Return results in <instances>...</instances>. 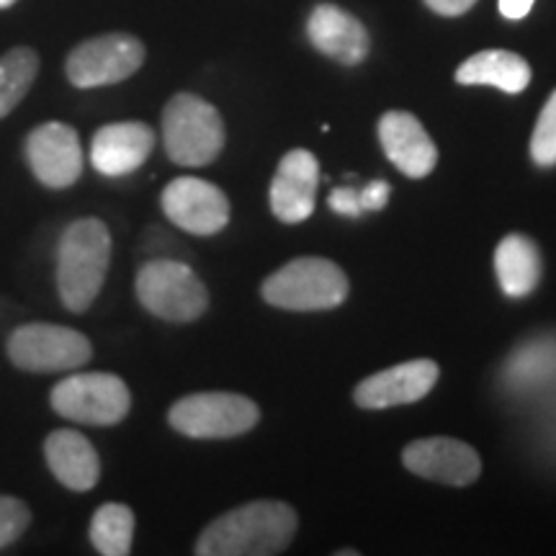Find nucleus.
<instances>
[{
  "label": "nucleus",
  "instance_id": "f257e3e1",
  "mask_svg": "<svg viewBox=\"0 0 556 556\" xmlns=\"http://www.w3.org/2000/svg\"><path fill=\"white\" fill-rule=\"evenodd\" d=\"M294 533V507L278 500H258L212 520L193 552L199 556H274L287 552Z\"/></svg>",
  "mask_w": 556,
  "mask_h": 556
},
{
  "label": "nucleus",
  "instance_id": "f03ea898",
  "mask_svg": "<svg viewBox=\"0 0 556 556\" xmlns=\"http://www.w3.org/2000/svg\"><path fill=\"white\" fill-rule=\"evenodd\" d=\"M111 263V232L101 219L73 222L58 245V291L62 304L83 315L101 294Z\"/></svg>",
  "mask_w": 556,
  "mask_h": 556
},
{
  "label": "nucleus",
  "instance_id": "7ed1b4c3",
  "mask_svg": "<svg viewBox=\"0 0 556 556\" xmlns=\"http://www.w3.org/2000/svg\"><path fill=\"white\" fill-rule=\"evenodd\" d=\"M163 144L176 165L204 168L225 148V122L208 101L178 93L163 111Z\"/></svg>",
  "mask_w": 556,
  "mask_h": 556
},
{
  "label": "nucleus",
  "instance_id": "20e7f679",
  "mask_svg": "<svg viewBox=\"0 0 556 556\" xmlns=\"http://www.w3.org/2000/svg\"><path fill=\"white\" fill-rule=\"evenodd\" d=\"M348 276L328 258H294L263 281V299L289 312L336 309L348 296Z\"/></svg>",
  "mask_w": 556,
  "mask_h": 556
},
{
  "label": "nucleus",
  "instance_id": "39448f33",
  "mask_svg": "<svg viewBox=\"0 0 556 556\" xmlns=\"http://www.w3.org/2000/svg\"><path fill=\"white\" fill-rule=\"evenodd\" d=\"M135 289L139 304L165 323H193L208 307V291L197 270L173 258L144 263Z\"/></svg>",
  "mask_w": 556,
  "mask_h": 556
},
{
  "label": "nucleus",
  "instance_id": "423d86ee",
  "mask_svg": "<svg viewBox=\"0 0 556 556\" xmlns=\"http://www.w3.org/2000/svg\"><path fill=\"white\" fill-rule=\"evenodd\" d=\"M52 409L60 417L83 426H116L131 409L127 381L106 371L70 374L50 394Z\"/></svg>",
  "mask_w": 556,
  "mask_h": 556
},
{
  "label": "nucleus",
  "instance_id": "0eeeda50",
  "mask_svg": "<svg viewBox=\"0 0 556 556\" xmlns=\"http://www.w3.org/2000/svg\"><path fill=\"white\" fill-rule=\"evenodd\" d=\"M258 405L235 392L189 394V397H180L168 413L170 428L197 441L242 435L258 426Z\"/></svg>",
  "mask_w": 556,
  "mask_h": 556
},
{
  "label": "nucleus",
  "instance_id": "6e6552de",
  "mask_svg": "<svg viewBox=\"0 0 556 556\" xmlns=\"http://www.w3.org/2000/svg\"><path fill=\"white\" fill-rule=\"evenodd\" d=\"M11 364L29 374H60L86 366L93 345L83 332L52 323L21 325L5 343Z\"/></svg>",
  "mask_w": 556,
  "mask_h": 556
},
{
  "label": "nucleus",
  "instance_id": "1a4fd4ad",
  "mask_svg": "<svg viewBox=\"0 0 556 556\" xmlns=\"http://www.w3.org/2000/svg\"><path fill=\"white\" fill-rule=\"evenodd\" d=\"M144 62V45L124 31L88 39L67 54L65 73L75 88L114 86L131 78Z\"/></svg>",
  "mask_w": 556,
  "mask_h": 556
},
{
  "label": "nucleus",
  "instance_id": "9d476101",
  "mask_svg": "<svg viewBox=\"0 0 556 556\" xmlns=\"http://www.w3.org/2000/svg\"><path fill=\"white\" fill-rule=\"evenodd\" d=\"M24 155L34 178L47 189H70L83 176L80 137L65 122H47L34 127L26 137Z\"/></svg>",
  "mask_w": 556,
  "mask_h": 556
},
{
  "label": "nucleus",
  "instance_id": "9b49d317",
  "mask_svg": "<svg viewBox=\"0 0 556 556\" xmlns=\"http://www.w3.org/2000/svg\"><path fill=\"white\" fill-rule=\"evenodd\" d=\"M160 204L173 225L199 238L222 232L229 222V199L225 191L193 176L170 180L160 197Z\"/></svg>",
  "mask_w": 556,
  "mask_h": 556
},
{
  "label": "nucleus",
  "instance_id": "f8f14e48",
  "mask_svg": "<svg viewBox=\"0 0 556 556\" xmlns=\"http://www.w3.org/2000/svg\"><path fill=\"white\" fill-rule=\"evenodd\" d=\"M402 462L413 475L451 486H469L482 475V462L469 443L456 438H420L402 451Z\"/></svg>",
  "mask_w": 556,
  "mask_h": 556
},
{
  "label": "nucleus",
  "instance_id": "ddd939ff",
  "mask_svg": "<svg viewBox=\"0 0 556 556\" xmlns=\"http://www.w3.org/2000/svg\"><path fill=\"white\" fill-rule=\"evenodd\" d=\"M319 186V163L309 150H289L270 180L268 204L274 217L299 225L315 214Z\"/></svg>",
  "mask_w": 556,
  "mask_h": 556
},
{
  "label": "nucleus",
  "instance_id": "4468645a",
  "mask_svg": "<svg viewBox=\"0 0 556 556\" xmlns=\"http://www.w3.org/2000/svg\"><path fill=\"white\" fill-rule=\"evenodd\" d=\"M438 364L430 358H415L405 364L387 368L361 381L353 392L358 407L364 409H387L397 405H413L420 402L438 381Z\"/></svg>",
  "mask_w": 556,
  "mask_h": 556
},
{
  "label": "nucleus",
  "instance_id": "2eb2a0df",
  "mask_svg": "<svg viewBox=\"0 0 556 556\" xmlns=\"http://www.w3.org/2000/svg\"><path fill=\"white\" fill-rule=\"evenodd\" d=\"M155 150V131L142 122H114L101 127L90 142V163L101 176H129L148 163Z\"/></svg>",
  "mask_w": 556,
  "mask_h": 556
},
{
  "label": "nucleus",
  "instance_id": "dca6fc26",
  "mask_svg": "<svg viewBox=\"0 0 556 556\" xmlns=\"http://www.w3.org/2000/svg\"><path fill=\"white\" fill-rule=\"evenodd\" d=\"M379 142L389 163L407 178H426L438 165V148L417 116L409 111H387L379 122Z\"/></svg>",
  "mask_w": 556,
  "mask_h": 556
},
{
  "label": "nucleus",
  "instance_id": "f3484780",
  "mask_svg": "<svg viewBox=\"0 0 556 556\" xmlns=\"http://www.w3.org/2000/svg\"><path fill=\"white\" fill-rule=\"evenodd\" d=\"M307 37L315 50L343 65H358L371 50L366 26L332 3H319L307 18Z\"/></svg>",
  "mask_w": 556,
  "mask_h": 556
},
{
  "label": "nucleus",
  "instance_id": "a211bd4d",
  "mask_svg": "<svg viewBox=\"0 0 556 556\" xmlns=\"http://www.w3.org/2000/svg\"><path fill=\"white\" fill-rule=\"evenodd\" d=\"M47 467L62 486L73 492H88L99 484L101 458L93 443L78 430L60 428L45 441Z\"/></svg>",
  "mask_w": 556,
  "mask_h": 556
},
{
  "label": "nucleus",
  "instance_id": "6ab92c4d",
  "mask_svg": "<svg viewBox=\"0 0 556 556\" xmlns=\"http://www.w3.org/2000/svg\"><path fill=\"white\" fill-rule=\"evenodd\" d=\"M456 83H462V86H492L503 93H523L531 83V65L516 52L484 50L458 65Z\"/></svg>",
  "mask_w": 556,
  "mask_h": 556
},
{
  "label": "nucleus",
  "instance_id": "aec40b11",
  "mask_svg": "<svg viewBox=\"0 0 556 556\" xmlns=\"http://www.w3.org/2000/svg\"><path fill=\"white\" fill-rule=\"evenodd\" d=\"M495 270L500 289L510 299L528 296L541 281V253L526 235H507L495 250Z\"/></svg>",
  "mask_w": 556,
  "mask_h": 556
},
{
  "label": "nucleus",
  "instance_id": "412c9836",
  "mask_svg": "<svg viewBox=\"0 0 556 556\" xmlns=\"http://www.w3.org/2000/svg\"><path fill=\"white\" fill-rule=\"evenodd\" d=\"M88 536L103 556H127L135 539V513L122 503H106L90 518Z\"/></svg>",
  "mask_w": 556,
  "mask_h": 556
},
{
  "label": "nucleus",
  "instance_id": "4be33fe9",
  "mask_svg": "<svg viewBox=\"0 0 556 556\" xmlns=\"http://www.w3.org/2000/svg\"><path fill=\"white\" fill-rule=\"evenodd\" d=\"M39 73V54L31 47H13L0 58V119L26 99Z\"/></svg>",
  "mask_w": 556,
  "mask_h": 556
},
{
  "label": "nucleus",
  "instance_id": "5701e85b",
  "mask_svg": "<svg viewBox=\"0 0 556 556\" xmlns=\"http://www.w3.org/2000/svg\"><path fill=\"white\" fill-rule=\"evenodd\" d=\"M531 157L541 168L556 165V90L548 96L546 106L539 114L536 129L531 137Z\"/></svg>",
  "mask_w": 556,
  "mask_h": 556
},
{
  "label": "nucleus",
  "instance_id": "b1692460",
  "mask_svg": "<svg viewBox=\"0 0 556 556\" xmlns=\"http://www.w3.org/2000/svg\"><path fill=\"white\" fill-rule=\"evenodd\" d=\"M31 523V510L24 500L0 495V548L11 546L13 541L24 536Z\"/></svg>",
  "mask_w": 556,
  "mask_h": 556
},
{
  "label": "nucleus",
  "instance_id": "393cba45",
  "mask_svg": "<svg viewBox=\"0 0 556 556\" xmlns=\"http://www.w3.org/2000/svg\"><path fill=\"white\" fill-rule=\"evenodd\" d=\"M328 204L336 214H340V217H351L356 219L364 214V206H361V197L356 189H348V186H340V189H336L328 197Z\"/></svg>",
  "mask_w": 556,
  "mask_h": 556
},
{
  "label": "nucleus",
  "instance_id": "a878e982",
  "mask_svg": "<svg viewBox=\"0 0 556 556\" xmlns=\"http://www.w3.org/2000/svg\"><path fill=\"white\" fill-rule=\"evenodd\" d=\"M389 191L392 189H389L387 180H371L364 191H358L364 212H379V208H384L389 201Z\"/></svg>",
  "mask_w": 556,
  "mask_h": 556
},
{
  "label": "nucleus",
  "instance_id": "bb28decb",
  "mask_svg": "<svg viewBox=\"0 0 556 556\" xmlns=\"http://www.w3.org/2000/svg\"><path fill=\"white\" fill-rule=\"evenodd\" d=\"M475 3L477 0H426L428 9L441 13V16H464Z\"/></svg>",
  "mask_w": 556,
  "mask_h": 556
},
{
  "label": "nucleus",
  "instance_id": "cd10ccee",
  "mask_svg": "<svg viewBox=\"0 0 556 556\" xmlns=\"http://www.w3.org/2000/svg\"><path fill=\"white\" fill-rule=\"evenodd\" d=\"M497 9L505 18L510 21H520L526 18L533 9V0H497Z\"/></svg>",
  "mask_w": 556,
  "mask_h": 556
},
{
  "label": "nucleus",
  "instance_id": "c85d7f7f",
  "mask_svg": "<svg viewBox=\"0 0 556 556\" xmlns=\"http://www.w3.org/2000/svg\"><path fill=\"white\" fill-rule=\"evenodd\" d=\"M13 3H16V0H0V9H11Z\"/></svg>",
  "mask_w": 556,
  "mask_h": 556
}]
</instances>
